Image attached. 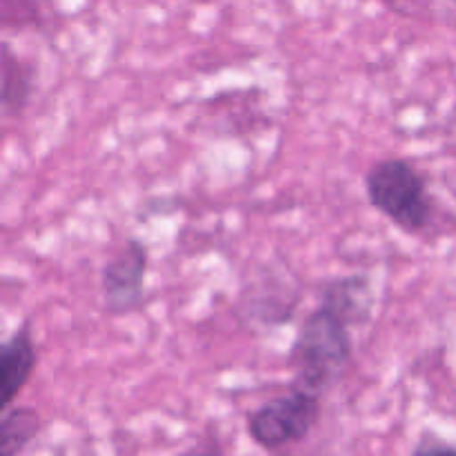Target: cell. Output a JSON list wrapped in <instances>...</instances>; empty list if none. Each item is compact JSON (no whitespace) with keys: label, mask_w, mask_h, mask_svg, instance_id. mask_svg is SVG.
I'll list each match as a JSON object with an SVG mask.
<instances>
[{"label":"cell","mask_w":456,"mask_h":456,"mask_svg":"<svg viewBox=\"0 0 456 456\" xmlns=\"http://www.w3.org/2000/svg\"><path fill=\"white\" fill-rule=\"evenodd\" d=\"M350 330V325L328 307L319 305L312 310L303 321L289 350L288 363L297 374L294 386L305 387L316 395L332 386L350 363L354 352Z\"/></svg>","instance_id":"6da1fadb"},{"label":"cell","mask_w":456,"mask_h":456,"mask_svg":"<svg viewBox=\"0 0 456 456\" xmlns=\"http://www.w3.org/2000/svg\"><path fill=\"white\" fill-rule=\"evenodd\" d=\"M370 205L408 234H419L432 218L426 178L408 159H381L365 174Z\"/></svg>","instance_id":"7a4b0ae2"},{"label":"cell","mask_w":456,"mask_h":456,"mask_svg":"<svg viewBox=\"0 0 456 456\" xmlns=\"http://www.w3.org/2000/svg\"><path fill=\"white\" fill-rule=\"evenodd\" d=\"M321 419V395L297 387L274 396L248 414V432L261 448L279 450L298 444Z\"/></svg>","instance_id":"3957f363"},{"label":"cell","mask_w":456,"mask_h":456,"mask_svg":"<svg viewBox=\"0 0 456 456\" xmlns=\"http://www.w3.org/2000/svg\"><path fill=\"white\" fill-rule=\"evenodd\" d=\"M150 249L142 240L127 239L101 270L102 305L111 316L136 312L145 301Z\"/></svg>","instance_id":"277c9868"},{"label":"cell","mask_w":456,"mask_h":456,"mask_svg":"<svg viewBox=\"0 0 456 456\" xmlns=\"http://www.w3.org/2000/svg\"><path fill=\"white\" fill-rule=\"evenodd\" d=\"M36 346L31 337V321L18 325L0 346V405L3 410L12 408V401L18 399L29 383L36 368Z\"/></svg>","instance_id":"5b68a950"},{"label":"cell","mask_w":456,"mask_h":456,"mask_svg":"<svg viewBox=\"0 0 456 456\" xmlns=\"http://www.w3.org/2000/svg\"><path fill=\"white\" fill-rule=\"evenodd\" d=\"M330 312L346 321L350 328L365 325L372 319L374 310V292L372 283L363 274L338 276L328 281L321 288V303Z\"/></svg>","instance_id":"8992f818"},{"label":"cell","mask_w":456,"mask_h":456,"mask_svg":"<svg viewBox=\"0 0 456 456\" xmlns=\"http://www.w3.org/2000/svg\"><path fill=\"white\" fill-rule=\"evenodd\" d=\"M43 430L34 408H7L0 417V456H18Z\"/></svg>","instance_id":"52a82bcc"},{"label":"cell","mask_w":456,"mask_h":456,"mask_svg":"<svg viewBox=\"0 0 456 456\" xmlns=\"http://www.w3.org/2000/svg\"><path fill=\"white\" fill-rule=\"evenodd\" d=\"M0 74H3V111L4 114H16L27 105L31 96V69L12 53L7 43H3L0 53Z\"/></svg>","instance_id":"ba28073f"},{"label":"cell","mask_w":456,"mask_h":456,"mask_svg":"<svg viewBox=\"0 0 456 456\" xmlns=\"http://www.w3.org/2000/svg\"><path fill=\"white\" fill-rule=\"evenodd\" d=\"M412 456H456V448L439 441L435 435H423L421 441L414 445Z\"/></svg>","instance_id":"9c48e42d"},{"label":"cell","mask_w":456,"mask_h":456,"mask_svg":"<svg viewBox=\"0 0 456 456\" xmlns=\"http://www.w3.org/2000/svg\"><path fill=\"white\" fill-rule=\"evenodd\" d=\"M185 456H212V454H208V452H190V454H185Z\"/></svg>","instance_id":"30bf717a"}]
</instances>
